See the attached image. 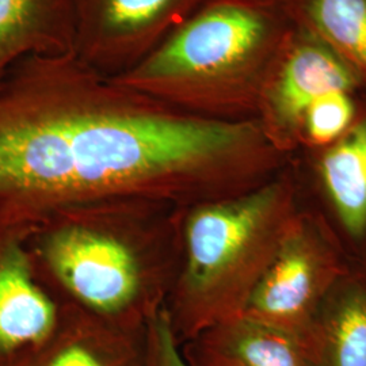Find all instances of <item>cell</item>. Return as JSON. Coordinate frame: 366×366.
<instances>
[{
    "mask_svg": "<svg viewBox=\"0 0 366 366\" xmlns=\"http://www.w3.org/2000/svg\"><path fill=\"white\" fill-rule=\"evenodd\" d=\"M288 160L257 119L183 113L75 53L29 57L0 81V225L112 197L184 208L259 187Z\"/></svg>",
    "mask_w": 366,
    "mask_h": 366,
    "instance_id": "6da1fadb",
    "label": "cell"
},
{
    "mask_svg": "<svg viewBox=\"0 0 366 366\" xmlns=\"http://www.w3.org/2000/svg\"><path fill=\"white\" fill-rule=\"evenodd\" d=\"M182 209L129 196L53 210L29 236L41 284L59 305L144 330L166 308L178 277Z\"/></svg>",
    "mask_w": 366,
    "mask_h": 366,
    "instance_id": "7a4b0ae2",
    "label": "cell"
},
{
    "mask_svg": "<svg viewBox=\"0 0 366 366\" xmlns=\"http://www.w3.org/2000/svg\"><path fill=\"white\" fill-rule=\"evenodd\" d=\"M295 27L287 0H207L137 66L112 79L187 114L255 119Z\"/></svg>",
    "mask_w": 366,
    "mask_h": 366,
    "instance_id": "3957f363",
    "label": "cell"
},
{
    "mask_svg": "<svg viewBox=\"0 0 366 366\" xmlns=\"http://www.w3.org/2000/svg\"><path fill=\"white\" fill-rule=\"evenodd\" d=\"M297 216L285 169L243 194L183 208L181 266L166 305L181 345L243 316Z\"/></svg>",
    "mask_w": 366,
    "mask_h": 366,
    "instance_id": "277c9868",
    "label": "cell"
},
{
    "mask_svg": "<svg viewBox=\"0 0 366 366\" xmlns=\"http://www.w3.org/2000/svg\"><path fill=\"white\" fill-rule=\"evenodd\" d=\"M343 278L334 243L320 225L299 213L243 316L285 331L304 345L320 307Z\"/></svg>",
    "mask_w": 366,
    "mask_h": 366,
    "instance_id": "5b68a950",
    "label": "cell"
},
{
    "mask_svg": "<svg viewBox=\"0 0 366 366\" xmlns=\"http://www.w3.org/2000/svg\"><path fill=\"white\" fill-rule=\"evenodd\" d=\"M337 90L366 92L353 69L326 42L296 24L263 86L255 119L269 142L290 157L301 147L307 109Z\"/></svg>",
    "mask_w": 366,
    "mask_h": 366,
    "instance_id": "8992f818",
    "label": "cell"
},
{
    "mask_svg": "<svg viewBox=\"0 0 366 366\" xmlns=\"http://www.w3.org/2000/svg\"><path fill=\"white\" fill-rule=\"evenodd\" d=\"M207 0H74L79 59L107 78L137 66Z\"/></svg>",
    "mask_w": 366,
    "mask_h": 366,
    "instance_id": "52a82bcc",
    "label": "cell"
},
{
    "mask_svg": "<svg viewBox=\"0 0 366 366\" xmlns=\"http://www.w3.org/2000/svg\"><path fill=\"white\" fill-rule=\"evenodd\" d=\"M33 227L0 225V366L15 365L39 346L60 314L33 264Z\"/></svg>",
    "mask_w": 366,
    "mask_h": 366,
    "instance_id": "ba28073f",
    "label": "cell"
},
{
    "mask_svg": "<svg viewBox=\"0 0 366 366\" xmlns=\"http://www.w3.org/2000/svg\"><path fill=\"white\" fill-rule=\"evenodd\" d=\"M145 328L132 330L60 305L51 334L14 366H144Z\"/></svg>",
    "mask_w": 366,
    "mask_h": 366,
    "instance_id": "9c48e42d",
    "label": "cell"
},
{
    "mask_svg": "<svg viewBox=\"0 0 366 366\" xmlns=\"http://www.w3.org/2000/svg\"><path fill=\"white\" fill-rule=\"evenodd\" d=\"M182 352L194 366H310L300 340L246 316L208 328Z\"/></svg>",
    "mask_w": 366,
    "mask_h": 366,
    "instance_id": "30bf717a",
    "label": "cell"
},
{
    "mask_svg": "<svg viewBox=\"0 0 366 366\" xmlns=\"http://www.w3.org/2000/svg\"><path fill=\"white\" fill-rule=\"evenodd\" d=\"M74 49V0H0V81L25 59Z\"/></svg>",
    "mask_w": 366,
    "mask_h": 366,
    "instance_id": "8fae6325",
    "label": "cell"
},
{
    "mask_svg": "<svg viewBox=\"0 0 366 366\" xmlns=\"http://www.w3.org/2000/svg\"><path fill=\"white\" fill-rule=\"evenodd\" d=\"M304 349L310 366H366V289L342 280L320 307Z\"/></svg>",
    "mask_w": 366,
    "mask_h": 366,
    "instance_id": "7c38bea8",
    "label": "cell"
},
{
    "mask_svg": "<svg viewBox=\"0 0 366 366\" xmlns=\"http://www.w3.org/2000/svg\"><path fill=\"white\" fill-rule=\"evenodd\" d=\"M315 171L342 227L353 237L366 232V105L335 143L316 149Z\"/></svg>",
    "mask_w": 366,
    "mask_h": 366,
    "instance_id": "4fadbf2b",
    "label": "cell"
},
{
    "mask_svg": "<svg viewBox=\"0 0 366 366\" xmlns=\"http://www.w3.org/2000/svg\"><path fill=\"white\" fill-rule=\"evenodd\" d=\"M296 24L340 56L366 92V0H287Z\"/></svg>",
    "mask_w": 366,
    "mask_h": 366,
    "instance_id": "5bb4252c",
    "label": "cell"
},
{
    "mask_svg": "<svg viewBox=\"0 0 366 366\" xmlns=\"http://www.w3.org/2000/svg\"><path fill=\"white\" fill-rule=\"evenodd\" d=\"M364 97L366 92L337 90L317 98L302 118L301 147L316 151L335 143L360 117Z\"/></svg>",
    "mask_w": 366,
    "mask_h": 366,
    "instance_id": "9a60e30c",
    "label": "cell"
},
{
    "mask_svg": "<svg viewBox=\"0 0 366 366\" xmlns=\"http://www.w3.org/2000/svg\"><path fill=\"white\" fill-rule=\"evenodd\" d=\"M144 366H194L183 354L166 308L157 311L147 323Z\"/></svg>",
    "mask_w": 366,
    "mask_h": 366,
    "instance_id": "2e32d148",
    "label": "cell"
}]
</instances>
